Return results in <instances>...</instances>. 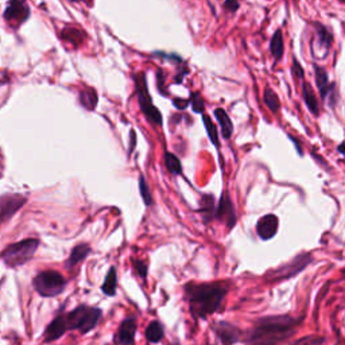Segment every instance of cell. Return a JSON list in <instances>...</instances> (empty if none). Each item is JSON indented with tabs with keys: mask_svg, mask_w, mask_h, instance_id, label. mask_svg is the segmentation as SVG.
<instances>
[{
	"mask_svg": "<svg viewBox=\"0 0 345 345\" xmlns=\"http://www.w3.org/2000/svg\"><path fill=\"white\" fill-rule=\"evenodd\" d=\"M312 260H313V256L310 254H301L278 268L268 271L266 274V279H268L271 282H279V280H286V279L292 278L305 270L306 267L312 263Z\"/></svg>",
	"mask_w": 345,
	"mask_h": 345,
	"instance_id": "52a82bcc",
	"label": "cell"
},
{
	"mask_svg": "<svg viewBox=\"0 0 345 345\" xmlns=\"http://www.w3.org/2000/svg\"><path fill=\"white\" fill-rule=\"evenodd\" d=\"M263 102L272 114H278L279 110H280V102H279L278 94L271 88H266L264 93H263Z\"/></svg>",
	"mask_w": 345,
	"mask_h": 345,
	"instance_id": "603a6c76",
	"label": "cell"
},
{
	"mask_svg": "<svg viewBox=\"0 0 345 345\" xmlns=\"http://www.w3.org/2000/svg\"><path fill=\"white\" fill-rule=\"evenodd\" d=\"M202 122L205 124V128H206V132H208V136L210 139V142L214 144V146L218 148L220 147V140H218V131H217L216 124L213 123L212 119L209 118L208 115H202Z\"/></svg>",
	"mask_w": 345,
	"mask_h": 345,
	"instance_id": "4316f807",
	"label": "cell"
},
{
	"mask_svg": "<svg viewBox=\"0 0 345 345\" xmlns=\"http://www.w3.org/2000/svg\"><path fill=\"white\" fill-rule=\"evenodd\" d=\"M61 36L62 40L70 42V44H73L74 46H78V44H82V40H84V36L81 34V31L78 30V28H74V27H66V28H64L61 32Z\"/></svg>",
	"mask_w": 345,
	"mask_h": 345,
	"instance_id": "cb8c5ba5",
	"label": "cell"
},
{
	"mask_svg": "<svg viewBox=\"0 0 345 345\" xmlns=\"http://www.w3.org/2000/svg\"><path fill=\"white\" fill-rule=\"evenodd\" d=\"M316 32H317V40H318V46L325 50V53L329 52L330 46L333 44V36L326 27L321 24V23H314Z\"/></svg>",
	"mask_w": 345,
	"mask_h": 345,
	"instance_id": "ffe728a7",
	"label": "cell"
},
{
	"mask_svg": "<svg viewBox=\"0 0 345 345\" xmlns=\"http://www.w3.org/2000/svg\"><path fill=\"white\" fill-rule=\"evenodd\" d=\"M135 144H136V135H135V131H131V144H130V150H128V154H131L134 151V148H135Z\"/></svg>",
	"mask_w": 345,
	"mask_h": 345,
	"instance_id": "d590c367",
	"label": "cell"
},
{
	"mask_svg": "<svg viewBox=\"0 0 345 345\" xmlns=\"http://www.w3.org/2000/svg\"><path fill=\"white\" fill-rule=\"evenodd\" d=\"M216 217L220 222H226L228 230H232L234 224H236V220H238L236 210H234V202H232L228 192H222L220 201H218V205H217Z\"/></svg>",
	"mask_w": 345,
	"mask_h": 345,
	"instance_id": "ba28073f",
	"label": "cell"
},
{
	"mask_svg": "<svg viewBox=\"0 0 345 345\" xmlns=\"http://www.w3.org/2000/svg\"><path fill=\"white\" fill-rule=\"evenodd\" d=\"M38 246H40L38 239H26L18 242V243L10 244L3 250L2 259L8 267L16 268L19 266L27 263L31 258L34 256Z\"/></svg>",
	"mask_w": 345,
	"mask_h": 345,
	"instance_id": "277c9868",
	"label": "cell"
},
{
	"mask_svg": "<svg viewBox=\"0 0 345 345\" xmlns=\"http://www.w3.org/2000/svg\"><path fill=\"white\" fill-rule=\"evenodd\" d=\"M32 286L42 296H56L66 288V280L58 271L44 270L36 275Z\"/></svg>",
	"mask_w": 345,
	"mask_h": 345,
	"instance_id": "8992f818",
	"label": "cell"
},
{
	"mask_svg": "<svg viewBox=\"0 0 345 345\" xmlns=\"http://www.w3.org/2000/svg\"><path fill=\"white\" fill-rule=\"evenodd\" d=\"M292 74L296 76L298 80H304V77H305V72H304V68L301 66V64L298 62V60H296V58H294V60H292Z\"/></svg>",
	"mask_w": 345,
	"mask_h": 345,
	"instance_id": "1f68e13d",
	"label": "cell"
},
{
	"mask_svg": "<svg viewBox=\"0 0 345 345\" xmlns=\"http://www.w3.org/2000/svg\"><path fill=\"white\" fill-rule=\"evenodd\" d=\"M192 106H193V111L197 112V114H202L205 111V102H204L202 96L198 92L192 93L190 96Z\"/></svg>",
	"mask_w": 345,
	"mask_h": 345,
	"instance_id": "4dcf8cb0",
	"label": "cell"
},
{
	"mask_svg": "<svg viewBox=\"0 0 345 345\" xmlns=\"http://www.w3.org/2000/svg\"><path fill=\"white\" fill-rule=\"evenodd\" d=\"M302 96H304V102H305L308 110H309L314 116H318V100H317V96H316V93L314 90H313V88H312V85H310L309 82H306V81L302 82Z\"/></svg>",
	"mask_w": 345,
	"mask_h": 345,
	"instance_id": "2e32d148",
	"label": "cell"
},
{
	"mask_svg": "<svg viewBox=\"0 0 345 345\" xmlns=\"http://www.w3.org/2000/svg\"><path fill=\"white\" fill-rule=\"evenodd\" d=\"M136 333V321L135 318H126L120 324V328L116 333L115 341L118 345H132Z\"/></svg>",
	"mask_w": 345,
	"mask_h": 345,
	"instance_id": "4fadbf2b",
	"label": "cell"
},
{
	"mask_svg": "<svg viewBox=\"0 0 345 345\" xmlns=\"http://www.w3.org/2000/svg\"><path fill=\"white\" fill-rule=\"evenodd\" d=\"M102 318V310L98 308L89 306H78L70 313L65 316L66 325L69 330H78L81 334H85L92 330Z\"/></svg>",
	"mask_w": 345,
	"mask_h": 345,
	"instance_id": "3957f363",
	"label": "cell"
},
{
	"mask_svg": "<svg viewBox=\"0 0 345 345\" xmlns=\"http://www.w3.org/2000/svg\"><path fill=\"white\" fill-rule=\"evenodd\" d=\"M164 326L160 321H151L146 328V337L147 340L152 342V344H156L160 342L162 338H164Z\"/></svg>",
	"mask_w": 345,
	"mask_h": 345,
	"instance_id": "7402d4cb",
	"label": "cell"
},
{
	"mask_svg": "<svg viewBox=\"0 0 345 345\" xmlns=\"http://www.w3.org/2000/svg\"><path fill=\"white\" fill-rule=\"evenodd\" d=\"M170 345H176V344H170Z\"/></svg>",
	"mask_w": 345,
	"mask_h": 345,
	"instance_id": "60d3db41",
	"label": "cell"
},
{
	"mask_svg": "<svg viewBox=\"0 0 345 345\" xmlns=\"http://www.w3.org/2000/svg\"><path fill=\"white\" fill-rule=\"evenodd\" d=\"M134 267L136 270L138 275L142 279H146L147 276V264L143 260H134Z\"/></svg>",
	"mask_w": 345,
	"mask_h": 345,
	"instance_id": "d6a6232c",
	"label": "cell"
},
{
	"mask_svg": "<svg viewBox=\"0 0 345 345\" xmlns=\"http://www.w3.org/2000/svg\"><path fill=\"white\" fill-rule=\"evenodd\" d=\"M139 192H140V196H142L143 202L146 204L147 206H151L154 204V200H152V194H151V190L148 189L146 178H144L143 174H139Z\"/></svg>",
	"mask_w": 345,
	"mask_h": 345,
	"instance_id": "f1b7e54d",
	"label": "cell"
},
{
	"mask_svg": "<svg viewBox=\"0 0 345 345\" xmlns=\"http://www.w3.org/2000/svg\"><path fill=\"white\" fill-rule=\"evenodd\" d=\"M26 197L22 194H3L0 198V206H2V222H6L8 218L18 212L26 204Z\"/></svg>",
	"mask_w": 345,
	"mask_h": 345,
	"instance_id": "9c48e42d",
	"label": "cell"
},
{
	"mask_svg": "<svg viewBox=\"0 0 345 345\" xmlns=\"http://www.w3.org/2000/svg\"><path fill=\"white\" fill-rule=\"evenodd\" d=\"M325 337L320 336V334H310L300 338V340L294 341L292 345H324L325 344Z\"/></svg>",
	"mask_w": 345,
	"mask_h": 345,
	"instance_id": "f546056e",
	"label": "cell"
},
{
	"mask_svg": "<svg viewBox=\"0 0 345 345\" xmlns=\"http://www.w3.org/2000/svg\"><path fill=\"white\" fill-rule=\"evenodd\" d=\"M198 212L202 216L204 222H210L216 217V202H214V197L212 194H205L201 197Z\"/></svg>",
	"mask_w": 345,
	"mask_h": 345,
	"instance_id": "9a60e30c",
	"label": "cell"
},
{
	"mask_svg": "<svg viewBox=\"0 0 345 345\" xmlns=\"http://www.w3.org/2000/svg\"><path fill=\"white\" fill-rule=\"evenodd\" d=\"M279 220L275 214H266L258 222L256 232L262 240H270L278 232Z\"/></svg>",
	"mask_w": 345,
	"mask_h": 345,
	"instance_id": "7c38bea8",
	"label": "cell"
},
{
	"mask_svg": "<svg viewBox=\"0 0 345 345\" xmlns=\"http://www.w3.org/2000/svg\"><path fill=\"white\" fill-rule=\"evenodd\" d=\"M301 321L288 314L263 317L244 334L243 340L248 345H278L296 333Z\"/></svg>",
	"mask_w": 345,
	"mask_h": 345,
	"instance_id": "6da1fadb",
	"label": "cell"
},
{
	"mask_svg": "<svg viewBox=\"0 0 345 345\" xmlns=\"http://www.w3.org/2000/svg\"><path fill=\"white\" fill-rule=\"evenodd\" d=\"M213 330L216 332L222 345H234L242 337V330L230 322H224V321H218L217 324H214Z\"/></svg>",
	"mask_w": 345,
	"mask_h": 345,
	"instance_id": "30bf717a",
	"label": "cell"
},
{
	"mask_svg": "<svg viewBox=\"0 0 345 345\" xmlns=\"http://www.w3.org/2000/svg\"><path fill=\"white\" fill-rule=\"evenodd\" d=\"M134 81H135V90H136L138 102L140 111L143 115L146 116V119L150 123L155 126H160L162 124V115H160V110L152 104V98H151L150 93H148V86H147L146 74L140 72L134 76Z\"/></svg>",
	"mask_w": 345,
	"mask_h": 345,
	"instance_id": "5b68a950",
	"label": "cell"
},
{
	"mask_svg": "<svg viewBox=\"0 0 345 345\" xmlns=\"http://www.w3.org/2000/svg\"><path fill=\"white\" fill-rule=\"evenodd\" d=\"M213 114L216 116L217 122L220 123L222 136L226 138V139H230L232 136V134H234V124H232L230 118L226 115V112L222 108H216Z\"/></svg>",
	"mask_w": 345,
	"mask_h": 345,
	"instance_id": "ac0fdd59",
	"label": "cell"
},
{
	"mask_svg": "<svg viewBox=\"0 0 345 345\" xmlns=\"http://www.w3.org/2000/svg\"><path fill=\"white\" fill-rule=\"evenodd\" d=\"M224 8L226 11H230V12H236L239 10V2L238 0H226Z\"/></svg>",
	"mask_w": 345,
	"mask_h": 345,
	"instance_id": "836d02e7",
	"label": "cell"
},
{
	"mask_svg": "<svg viewBox=\"0 0 345 345\" xmlns=\"http://www.w3.org/2000/svg\"><path fill=\"white\" fill-rule=\"evenodd\" d=\"M30 16V8L23 0H10L4 11V18L10 22L22 23Z\"/></svg>",
	"mask_w": 345,
	"mask_h": 345,
	"instance_id": "8fae6325",
	"label": "cell"
},
{
	"mask_svg": "<svg viewBox=\"0 0 345 345\" xmlns=\"http://www.w3.org/2000/svg\"><path fill=\"white\" fill-rule=\"evenodd\" d=\"M341 274H342L345 276V267H344V268H342V270H341Z\"/></svg>",
	"mask_w": 345,
	"mask_h": 345,
	"instance_id": "f35d334b",
	"label": "cell"
},
{
	"mask_svg": "<svg viewBox=\"0 0 345 345\" xmlns=\"http://www.w3.org/2000/svg\"><path fill=\"white\" fill-rule=\"evenodd\" d=\"M337 150L340 151L341 154H344V155H345V142H344V143H341L340 146L337 147Z\"/></svg>",
	"mask_w": 345,
	"mask_h": 345,
	"instance_id": "8d00e7d4",
	"label": "cell"
},
{
	"mask_svg": "<svg viewBox=\"0 0 345 345\" xmlns=\"http://www.w3.org/2000/svg\"><path fill=\"white\" fill-rule=\"evenodd\" d=\"M338 2H340V3H344L345 4V0H338Z\"/></svg>",
	"mask_w": 345,
	"mask_h": 345,
	"instance_id": "ab89813d",
	"label": "cell"
},
{
	"mask_svg": "<svg viewBox=\"0 0 345 345\" xmlns=\"http://www.w3.org/2000/svg\"><path fill=\"white\" fill-rule=\"evenodd\" d=\"M314 74L320 96L325 100L329 92H330V88H332V84L329 82V76H328L326 70L322 66H318V65H314Z\"/></svg>",
	"mask_w": 345,
	"mask_h": 345,
	"instance_id": "e0dca14e",
	"label": "cell"
},
{
	"mask_svg": "<svg viewBox=\"0 0 345 345\" xmlns=\"http://www.w3.org/2000/svg\"><path fill=\"white\" fill-rule=\"evenodd\" d=\"M66 330H69V329H68L65 316H58L49 324V326L46 328L44 334V342H52V341L58 340L60 337L65 334Z\"/></svg>",
	"mask_w": 345,
	"mask_h": 345,
	"instance_id": "5bb4252c",
	"label": "cell"
},
{
	"mask_svg": "<svg viewBox=\"0 0 345 345\" xmlns=\"http://www.w3.org/2000/svg\"><path fill=\"white\" fill-rule=\"evenodd\" d=\"M80 102L81 106L86 110H93L98 104V94L93 89H85L80 93Z\"/></svg>",
	"mask_w": 345,
	"mask_h": 345,
	"instance_id": "83f0119b",
	"label": "cell"
},
{
	"mask_svg": "<svg viewBox=\"0 0 345 345\" xmlns=\"http://www.w3.org/2000/svg\"><path fill=\"white\" fill-rule=\"evenodd\" d=\"M270 52L272 54V57L275 58V61L282 60L284 53V34L282 31L276 30L274 32V36L271 38L270 42Z\"/></svg>",
	"mask_w": 345,
	"mask_h": 345,
	"instance_id": "44dd1931",
	"label": "cell"
},
{
	"mask_svg": "<svg viewBox=\"0 0 345 345\" xmlns=\"http://www.w3.org/2000/svg\"><path fill=\"white\" fill-rule=\"evenodd\" d=\"M89 254H90V247H89L88 244H78V246H76V247L72 250L70 256L68 259L66 267L68 268L74 267V266H77L78 263H81V262L84 260Z\"/></svg>",
	"mask_w": 345,
	"mask_h": 345,
	"instance_id": "d6986e66",
	"label": "cell"
},
{
	"mask_svg": "<svg viewBox=\"0 0 345 345\" xmlns=\"http://www.w3.org/2000/svg\"><path fill=\"white\" fill-rule=\"evenodd\" d=\"M116 286H118V280H116V270L115 267H111V270L108 271V274L106 276V280L102 284V290L106 296H115L116 294Z\"/></svg>",
	"mask_w": 345,
	"mask_h": 345,
	"instance_id": "d4e9b609",
	"label": "cell"
},
{
	"mask_svg": "<svg viewBox=\"0 0 345 345\" xmlns=\"http://www.w3.org/2000/svg\"><path fill=\"white\" fill-rule=\"evenodd\" d=\"M164 166L168 170V172H172L174 176L182 174V164L181 160H178L176 155L172 152H164Z\"/></svg>",
	"mask_w": 345,
	"mask_h": 345,
	"instance_id": "484cf974",
	"label": "cell"
},
{
	"mask_svg": "<svg viewBox=\"0 0 345 345\" xmlns=\"http://www.w3.org/2000/svg\"><path fill=\"white\" fill-rule=\"evenodd\" d=\"M172 102H174V106H176V108H178V110H185L186 106H189V100H185V98H174L172 100Z\"/></svg>",
	"mask_w": 345,
	"mask_h": 345,
	"instance_id": "e575fe53",
	"label": "cell"
},
{
	"mask_svg": "<svg viewBox=\"0 0 345 345\" xmlns=\"http://www.w3.org/2000/svg\"><path fill=\"white\" fill-rule=\"evenodd\" d=\"M228 288L224 284H188L185 286V298L192 316L197 318H206L222 308Z\"/></svg>",
	"mask_w": 345,
	"mask_h": 345,
	"instance_id": "7a4b0ae2",
	"label": "cell"
},
{
	"mask_svg": "<svg viewBox=\"0 0 345 345\" xmlns=\"http://www.w3.org/2000/svg\"><path fill=\"white\" fill-rule=\"evenodd\" d=\"M70 2H90V0H70Z\"/></svg>",
	"mask_w": 345,
	"mask_h": 345,
	"instance_id": "74e56055",
	"label": "cell"
}]
</instances>
